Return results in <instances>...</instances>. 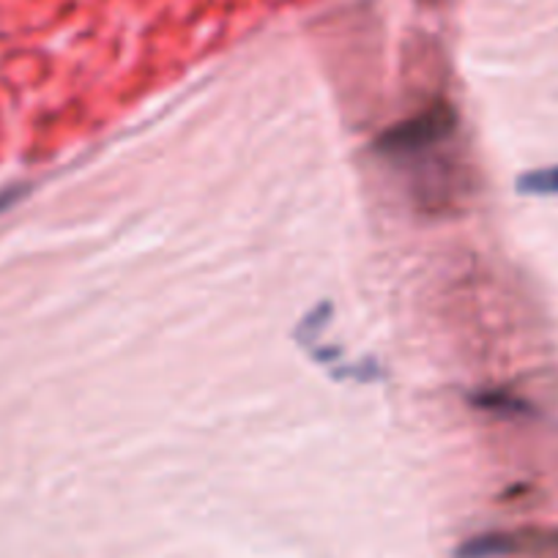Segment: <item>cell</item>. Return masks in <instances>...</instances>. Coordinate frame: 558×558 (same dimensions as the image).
<instances>
[{
	"label": "cell",
	"mask_w": 558,
	"mask_h": 558,
	"mask_svg": "<svg viewBox=\"0 0 558 558\" xmlns=\"http://www.w3.org/2000/svg\"><path fill=\"white\" fill-rule=\"evenodd\" d=\"M458 126V116L449 105L438 101V105L427 107L418 116L408 118V121L397 123V126L386 129L378 140H375V151L378 154H413L422 148H430Z\"/></svg>",
	"instance_id": "6da1fadb"
},
{
	"label": "cell",
	"mask_w": 558,
	"mask_h": 558,
	"mask_svg": "<svg viewBox=\"0 0 558 558\" xmlns=\"http://www.w3.org/2000/svg\"><path fill=\"white\" fill-rule=\"evenodd\" d=\"M474 405L487 413H501V416H529V413H534V408H531L529 402L520 400V397H512L509 391H498V389L476 395Z\"/></svg>",
	"instance_id": "7a4b0ae2"
},
{
	"label": "cell",
	"mask_w": 558,
	"mask_h": 558,
	"mask_svg": "<svg viewBox=\"0 0 558 558\" xmlns=\"http://www.w3.org/2000/svg\"><path fill=\"white\" fill-rule=\"evenodd\" d=\"M518 192L520 195H531V197L558 195V165H553V168L531 170V173L520 175Z\"/></svg>",
	"instance_id": "3957f363"
},
{
	"label": "cell",
	"mask_w": 558,
	"mask_h": 558,
	"mask_svg": "<svg viewBox=\"0 0 558 558\" xmlns=\"http://www.w3.org/2000/svg\"><path fill=\"white\" fill-rule=\"evenodd\" d=\"M25 192H28V186H23V184H14V186H7V190H0V214H7L14 203L23 201Z\"/></svg>",
	"instance_id": "277c9868"
}]
</instances>
